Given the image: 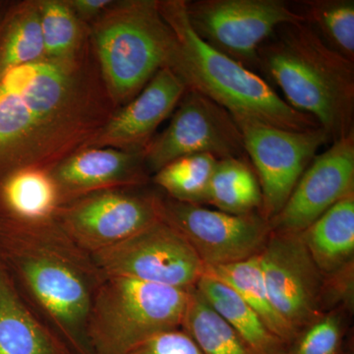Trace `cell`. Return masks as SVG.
Here are the masks:
<instances>
[{
	"mask_svg": "<svg viewBox=\"0 0 354 354\" xmlns=\"http://www.w3.org/2000/svg\"><path fill=\"white\" fill-rule=\"evenodd\" d=\"M91 38L73 57H44L0 75V180L50 171L91 142L118 111Z\"/></svg>",
	"mask_w": 354,
	"mask_h": 354,
	"instance_id": "6da1fadb",
	"label": "cell"
},
{
	"mask_svg": "<svg viewBox=\"0 0 354 354\" xmlns=\"http://www.w3.org/2000/svg\"><path fill=\"white\" fill-rule=\"evenodd\" d=\"M0 261L28 308L69 354H93L88 317L106 274L92 254L77 245L53 216L0 218Z\"/></svg>",
	"mask_w": 354,
	"mask_h": 354,
	"instance_id": "7a4b0ae2",
	"label": "cell"
},
{
	"mask_svg": "<svg viewBox=\"0 0 354 354\" xmlns=\"http://www.w3.org/2000/svg\"><path fill=\"white\" fill-rule=\"evenodd\" d=\"M258 51L257 66L285 101L311 116L330 141L354 132V62L332 50L306 22L281 26Z\"/></svg>",
	"mask_w": 354,
	"mask_h": 354,
	"instance_id": "3957f363",
	"label": "cell"
},
{
	"mask_svg": "<svg viewBox=\"0 0 354 354\" xmlns=\"http://www.w3.org/2000/svg\"><path fill=\"white\" fill-rule=\"evenodd\" d=\"M186 0H160V13L174 35L169 68L195 91L234 116H246L285 129L320 127L311 116L291 108L262 77L216 50L194 31Z\"/></svg>",
	"mask_w": 354,
	"mask_h": 354,
	"instance_id": "277c9868",
	"label": "cell"
},
{
	"mask_svg": "<svg viewBox=\"0 0 354 354\" xmlns=\"http://www.w3.org/2000/svg\"><path fill=\"white\" fill-rule=\"evenodd\" d=\"M88 27L102 80L118 109L169 67L174 35L158 0L113 1Z\"/></svg>",
	"mask_w": 354,
	"mask_h": 354,
	"instance_id": "5b68a950",
	"label": "cell"
},
{
	"mask_svg": "<svg viewBox=\"0 0 354 354\" xmlns=\"http://www.w3.org/2000/svg\"><path fill=\"white\" fill-rule=\"evenodd\" d=\"M190 291L106 276L88 317L92 353L128 354L156 335L181 329Z\"/></svg>",
	"mask_w": 354,
	"mask_h": 354,
	"instance_id": "8992f818",
	"label": "cell"
},
{
	"mask_svg": "<svg viewBox=\"0 0 354 354\" xmlns=\"http://www.w3.org/2000/svg\"><path fill=\"white\" fill-rule=\"evenodd\" d=\"M234 118L241 132L247 158H250L259 180V213L270 221L285 206L319 149L330 141V136L321 127L290 130L246 116Z\"/></svg>",
	"mask_w": 354,
	"mask_h": 354,
	"instance_id": "52a82bcc",
	"label": "cell"
},
{
	"mask_svg": "<svg viewBox=\"0 0 354 354\" xmlns=\"http://www.w3.org/2000/svg\"><path fill=\"white\" fill-rule=\"evenodd\" d=\"M198 36L223 55L252 69L258 51L281 26L305 22L300 11L281 0L186 1Z\"/></svg>",
	"mask_w": 354,
	"mask_h": 354,
	"instance_id": "ba28073f",
	"label": "cell"
},
{
	"mask_svg": "<svg viewBox=\"0 0 354 354\" xmlns=\"http://www.w3.org/2000/svg\"><path fill=\"white\" fill-rule=\"evenodd\" d=\"M92 256L106 276L179 290H192L205 274L204 264L183 235L160 218Z\"/></svg>",
	"mask_w": 354,
	"mask_h": 354,
	"instance_id": "9c48e42d",
	"label": "cell"
},
{
	"mask_svg": "<svg viewBox=\"0 0 354 354\" xmlns=\"http://www.w3.org/2000/svg\"><path fill=\"white\" fill-rule=\"evenodd\" d=\"M53 218L77 245L93 255L158 221V193L139 188L97 191L62 203Z\"/></svg>",
	"mask_w": 354,
	"mask_h": 354,
	"instance_id": "30bf717a",
	"label": "cell"
},
{
	"mask_svg": "<svg viewBox=\"0 0 354 354\" xmlns=\"http://www.w3.org/2000/svg\"><path fill=\"white\" fill-rule=\"evenodd\" d=\"M162 221L183 235L205 268L230 264L257 255L271 234L259 212L234 215L171 199L158 193Z\"/></svg>",
	"mask_w": 354,
	"mask_h": 354,
	"instance_id": "8fae6325",
	"label": "cell"
},
{
	"mask_svg": "<svg viewBox=\"0 0 354 354\" xmlns=\"http://www.w3.org/2000/svg\"><path fill=\"white\" fill-rule=\"evenodd\" d=\"M177 106L169 127L144 152L150 174L176 158L196 153L248 160L241 130L227 109L191 90H186Z\"/></svg>",
	"mask_w": 354,
	"mask_h": 354,
	"instance_id": "7c38bea8",
	"label": "cell"
},
{
	"mask_svg": "<svg viewBox=\"0 0 354 354\" xmlns=\"http://www.w3.org/2000/svg\"><path fill=\"white\" fill-rule=\"evenodd\" d=\"M259 257L272 304L293 330L298 333L325 314L323 274L299 234L271 232Z\"/></svg>",
	"mask_w": 354,
	"mask_h": 354,
	"instance_id": "4fadbf2b",
	"label": "cell"
},
{
	"mask_svg": "<svg viewBox=\"0 0 354 354\" xmlns=\"http://www.w3.org/2000/svg\"><path fill=\"white\" fill-rule=\"evenodd\" d=\"M354 195V132L316 156L285 206L269 221L271 232L300 234L344 198Z\"/></svg>",
	"mask_w": 354,
	"mask_h": 354,
	"instance_id": "5bb4252c",
	"label": "cell"
},
{
	"mask_svg": "<svg viewBox=\"0 0 354 354\" xmlns=\"http://www.w3.org/2000/svg\"><path fill=\"white\" fill-rule=\"evenodd\" d=\"M186 90L171 68L160 69L132 101L113 114L88 148L145 152L158 127L174 113Z\"/></svg>",
	"mask_w": 354,
	"mask_h": 354,
	"instance_id": "9a60e30c",
	"label": "cell"
},
{
	"mask_svg": "<svg viewBox=\"0 0 354 354\" xmlns=\"http://www.w3.org/2000/svg\"><path fill=\"white\" fill-rule=\"evenodd\" d=\"M48 172L60 204L97 191L143 187L150 180L143 152L113 148L84 149Z\"/></svg>",
	"mask_w": 354,
	"mask_h": 354,
	"instance_id": "2e32d148",
	"label": "cell"
},
{
	"mask_svg": "<svg viewBox=\"0 0 354 354\" xmlns=\"http://www.w3.org/2000/svg\"><path fill=\"white\" fill-rule=\"evenodd\" d=\"M0 354H69L39 322L0 261Z\"/></svg>",
	"mask_w": 354,
	"mask_h": 354,
	"instance_id": "e0dca14e",
	"label": "cell"
},
{
	"mask_svg": "<svg viewBox=\"0 0 354 354\" xmlns=\"http://www.w3.org/2000/svg\"><path fill=\"white\" fill-rule=\"evenodd\" d=\"M195 288L254 354L285 353V342L267 327L260 316L230 286L204 274Z\"/></svg>",
	"mask_w": 354,
	"mask_h": 354,
	"instance_id": "ac0fdd59",
	"label": "cell"
},
{
	"mask_svg": "<svg viewBox=\"0 0 354 354\" xmlns=\"http://www.w3.org/2000/svg\"><path fill=\"white\" fill-rule=\"evenodd\" d=\"M323 274L354 261V195L344 198L300 232Z\"/></svg>",
	"mask_w": 354,
	"mask_h": 354,
	"instance_id": "d6986e66",
	"label": "cell"
},
{
	"mask_svg": "<svg viewBox=\"0 0 354 354\" xmlns=\"http://www.w3.org/2000/svg\"><path fill=\"white\" fill-rule=\"evenodd\" d=\"M59 205V193L48 171L20 169L0 180V218L44 220L53 216Z\"/></svg>",
	"mask_w": 354,
	"mask_h": 354,
	"instance_id": "ffe728a7",
	"label": "cell"
},
{
	"mask_svg": "<svg viewBox=\"0 0 354 354\" xmlns=\"http://www.w3.org/2000/svg\"><path fill=\"white\" fill-rule=\"evenodd\" d=\"M234 290L260 316L267 327L288 346L297 330L279 315L266 286L259 254L230 264L205 268V274Z\"/></svg>",
	"mask_w": 354,
	"mask_h": 354,
	"instance_id": "44dd1931",
	"label": "cell"
},
{
	"mask_svg": "<svg viewBox=\"0 0 354 354\" xmlns=\"http://www.w3.org/2000/svg\"><path fill=\"white\" fill-rule=\"evenodd\" d=\"M44 57L39 0L9 2L0 25V75Z\"/></svg>",
	"mask_w": 354,
	"mask_h": 354,
	"instance_id": "7402d4cb",
	"label": "cell"
},
{
	"mask_svg": "<svg viewBox=\"0 0 354 354\" xmlns=\"http://www.w3.org/2000/svg\"><path fill=\"white\" fill-rule=\"evenodd\" d=\"M206 204L234 215L260 211L262 192L259 180L247 160H218L209 183Z\"/></svg>",
	"mask_w": 354,
	"mask_h": 354,
	"instance_id": "603a6c76",
	"label": "cell"
},
{
	"mask_svg": "<svg viewBox=\"0 0 354 354\" xmlns=\"http://www.w3.org/2000/svg\"><path fill=\"white\" fill-rule=\"evenodd\" d=\"M218 158L209 153L184 156L153 174V184L165 196L190 204H206Z\"/></svg>",
	"mask_w": 354,
	"mask_h": 354,
	"instance_id": "cb8c5ba5",
	"label": "cell"
},
{
	"mask_svg": "<svg viewBox=\"0 0 354 354\" xmlns=\"http://www.w3.org/2000/svg\"><path fill=\"white\" fill-rule=\"evenodd\" d=\"M181 329L196 342L204 354H254L195 288L190 291Z\"/></svg>",
	"mask_w": 354,
	"mask_h": 354,
	"instance_id": "d4e9b609",
	"label": "cell"
},
{
	"mask_svg": "<svg viewBox=\"0 0 354 354\" xmlns=\"http://www.w3.org/2000/svg\"><path fill=\"white\" fill-rule=\"evenodd\" d=\"M300 6L305 22L325 44L354 62L353 0H309Z\"/></svg>",
	"mask_w": 354,
	"mask_h": 354,
	"instance_id": "484cf974",
	"label": "cell"
},
{
	"mask_svg": "<svg viewBox=\"0 0 354 354\" xmlns=\"http://www.w3.org/2000/svg\"><path fill=\"white\" fill-rule=\"evenodd\" d=\"M44 55L65 58L77 55L90 39L88 27L81 22L65 0H39Z\"/></svg>",
	"mask_w": 354,
	"mask_h": 354,
	"instance_id": "4316f807",
	"label": "cell"
},
{
	"mask_svg": "<svg viewBox=\"0 0 354 354\" xmlns=\"http://www.w3.org/2000/svg\"><path fill=\"white\" fill-rule=\"evenodd\" d=\"M348 312L335 309L300 330L283 354H346V318Z\"/></svg>",
	"mask_w": 354,
	"mask_h": 354,
	"instance_id": "83f0119b",
	"label": "cell"
},
{
	"mask_svg": "<svg viewBox=\"0 0 354 354\" xmlns=\"http://www.w3.org/2000/svg\"><path fill=\"white\" fill-rule=\"evenodd\" d=\"M321 304L324 313L342 309L351 313L354 306V261L323 274Z\"/></svg>",
	"mask_w": 354,
	"mask_h": 354,
	"instance_id": "f1b7e54d",
	"label": "cell"
},
{
	"mask_svg": "<svg viewBox=\"0 0 354 354\" xmlns=\"http://www.w3.org/2000/svg\"><path fill=\"white\" fill-rule=\"evenodd\" d=\"M128 354H204L185 330L176 329L156 335Z\"/></svg>",
	"mask_w": 354,
	"mask_h": 354,
	"instance_id": "f546056e",
	"label": "cell"
},
{
	"mask_svg": "<svg viewBox=\"0 0 354 354\" xmlns=\"http://www.w3.org/2000/svg\"><path fill=\"white\" fill-rule=\"evenodd\" d=\"M81 22L90 24L109 6L113 0H65Z\"/></svg>",
	"mask_w": 354,
	"mask_h": 354,
	"instance_id": "4dcf8cb0",
	"label": "cell"
},
{
	"mask_svg": "<svg viewBox=\"0 0 354 354\" xmlns=\"http://www.w3.org/2000/svg\"><path fill=\"white\" fill-rule=\"evenodd\" d=\"M8 6L9 1H0V25H1L2 19H3L4 14H6Z\"/></svg>",
	"mask_w": 354,
	"mask_h": 354,
	"instance_id": "1f68e13d",
	"label": "cell"
}]
</instances>
